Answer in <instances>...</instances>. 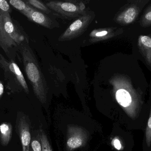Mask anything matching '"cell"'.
<instances>
[{
  "instance_id": "1",
  "label": "cell",
  "mask_w": 151,
  "mask_h": 151,
  "mask_svg": "<svg viewBox=\"0 0 151 151\" xmlns=\"http://www.w3.org/2000/svg\"><path fill=\"white\" fill-rule=\"evenodd\" d=\"M109 82L117 103L129 117L134 118L142 104V91L136 89L130 78L124 74L114 75Z\"/></svg>"
},
{
  "instance_id": "7",
  "label": "cell",
  "mask_w": 151,
  "mask_h": 151,
  "mask_svg": "<svg viewBox=\"0 0 151 151\" xmlns=\"http://www.w3.org/2000/svg\"><path fill=\"white\" fill-rule=\"evenodd\" d=\"M88 138V134L83 129L74 125L68 126L66 141L67 149L73 151L83 146Z\"/></svg>"
},
{
  "instance_id": "18",
  "label": "cell",
  "mask_w": 151,
  "mask_h": 151,
  "mask_svg": "<svg viewBox=\"0 0 151 151\" xmlns=\"http://www.w3.org/2000/svg\"><path fill=\"white\" fill-rule=\"evenodd\" d=\"M146 142L147 145L149 147L151 144V107L150 118L148 120V125L146 129Z\"/></svg>"
},
{
  "instance_id": "11",
  "label": "cell",
  "mask_w": 151,
  "mask_h": 151,
  "mask_svg": "<svg viewBox=\"0 0 151 151\" xmlns=\"http://www.w3.org/2000/svg\"><path fill=\"white\" fill-rule=\"evenodd\" d=\"M0 65L4 68H6L7 70L9 71L10 74H12L14 76L15 81L18 82L21 87L25 91L26 93L29 94V90L28 86L24 77L18 66L13 61H6V59L3 57L0 54Z\"/></svg>"
},
{
  "instance_id": "15",
  "label": "cell",
  "mask_w": 151,
  "mask_h": 151,
  "mask_svg": "<svg viewBox=\"0 0 151 151\" xmlns=\"http://www.w3.org/2000/svg\"><path fill=\"white\" fill-rule=\"evenodd\" d=\"M9 2L11 5L18 10L22 13L25 12L32 8L27 3L20 0H10Z\"/></svg>"
},
{
  "instance_id": "4",
  "label": "cell",
  "mask_w": 151,
  "mask_h": 151,
  "mask_svg": "<svg viewBox=\"0 0 151 151\" xmlns=\"http://www.w3.org/2000/svg\"><path fill=\"white\" fill-rule=\"evenodd\" d=\"M46 5L59 16L66 19L79 17L87 12L85 4L79 1H51Z\"/></svg>"
},
{
  "instance_id": "12",
  "label": "cell",
  "mask_w": 151,
  "mask_h": 151,
  "mask_svg": "<svg viewBox=\"0 0 151 151\" xmlns=\"http://www.w3.org/2000/svg\"><path fill=\"white\" fill-rule=\"evenodd\" d=\"M139 51L148 65L151 67V36L140 35L137 41Z\"/></svg>"
},
{
  "instance_id": "22",
  "label": "cell",
  "mask_w": 151,
  "mask_h": 151,
  "mask_svg": "<svg viewBox=\"0 0 151 151\" xmlns=\"http://www.w3.org/2000/svg\"><path fill=\"white\" fill-rule=\"evenodd\" d=\"M4 92V87L2 82L0 81V98L3 95Z\"/></svg>"
},
{
  "instance_id": "10",
  "label": "cell",
  "mask_w": 151,
  "mask_h": 151,
  "mask_svg": "<svg viewBox=\"0 0 151 151\" xmlns=\"http://www.w3.org/2000/svg\"><path fill=\"white\" fill-rule=\"evenodd\" d=\"M123 33V29L117 27L99 28L92 30L89 35V41L92 43L111 39Z\"/></svg>"
},
{
  "instance_id": "21",
  "label": "cell",
  "mask_w": 151,
  "mask_h": 151,
  "mask_svg": "<svg viewBox=\"0 0 151 151\" xmlns=\"http://www.w3.org/2000/svg\"><path fill=\"white\" fill-rule=\"evenodd\" d=\"M112 144L113 145L114 147L118 150H120L122 149V147L121 143L119 139L115 138L114 139L112 142Z\"/></svg>"
},
{
  "instance_id": "16",
  "label": "cell",
  "mask_w": 151,
  "mask_h": 151,
  "mask_svg": "<svg viewBox=\"0 0 151 151\" xmlns=\"http://www.w3.org/2000/svg\"><path fill=\"white\" fill-rule=\"evenodd\" d=\"M26 2L29 5H32L33 7L38 9L47 14H49L51 12L50 10L45 4L39 0H28L26 1Z\"/></svg>"
},
{
  "instance_id": "2",
  "label": "cell",
  "mask_w": 151,
  "mask_h": 151,
  "mask_svg": "<svg viewBox=\"0 0 151 151\" xmlns=\"http://www.w3.org/2000/svg\"><path fill=\"white\" fill-rule=\"evenodd\" d=\"M28 43H22L20 49L24 69L35 95L42 103H45L48 87L35 56Z\"/></svg>"
},
{
  "instance_id": "6",
  "label": "cell",
  "mask_w": 151,
  "mask_h": 151,
  "mask_svg": "<svg viewBox=\"0 0 151 151\" xmlns=\"http://www.w3.org/2000/svg\"><path fill=\"white\" fill-rule=\"evenodd\" d=\"M94 12H88L78 17L59 36L58 40L65 41L74 40L83 33L95 17Z\"/></svg>"
},
{
  "instance_id": "20",
  "label": "cell",
  "mask_w": 151,
  "mask_h": 151,
  "mask_svg": "<svg viewBox=\"0 0 151 151\" xmlns=\"http://www.w3.org/2000/svg\"><path fill=\"white\" fill-rule=\"evenodd\" d=\"M31 147L33 151H42L41 144L38 140H33L31 143Z\"/></svg>"
},
{
  "instance_id": "5",
  "label": "cell",
  "mask_w": 151,
  "mask_h": 151,
  "mask_svg": "<svg viewBox=\"0 0 151 151\" xmlns=\"http://www.w3.org/2000/svg\"><path fill=\"white\" fill-rule=\"evenodd\" d=\"M150 0H129L116 13L114 20L122 26L128 25L136 20Z\"/></svg>"
},
{
  "instance_id": "14",
  "label": "cell",
  "mask_w": 151,
  "mask_h": 151,
  "mask_svg": "<svg viewBox=\"0 0 151 151\" xmlns=\"http://www.w3.org/2000/svg\"><path fill=\"white\" fill-rule=\"evenodd\" d=\"M139 24L143 27L151 26V4L145 9L139 20Z\"/></svg>"
},
{
  "instance_id": "8",
  "label": "cell",
  "mask_w": 151,
  "mask_h": 151,
  "mask_svg": "<svg viewBox=\"0 0 151 151\" xmlns=\"http://www.w3.org/2000/svg\"><path fill=\"white\" fill-rule=\"evenodd\" d=\"M16 127L22 144V151H30L31 135L30 126L26 117L24 114L19 113L18 114Z\"/></svg>"
},
{
  "instance_id": "3",
  "label": "cell",
  "mask_w": 151,
  "mask_h": 151,
  "mask_svg": "<svg viewBox=\"0 0 151 151\" xmlns=\"http://www.w3.org/2000/svg\"><path fill=\"white\" fill-rule=\"evenodd\" d=\"M28 43L26 35L12 19L10 13L0 10V47L7 53L9 49Z\"/></svg>"
},
{
  "instance_id": "23",
  "label": "cell",
  "mask_w": 151,
  "mask_h": 151,
  "mask_svg": "<svg viewBox=\"0 0 151 151\" xmlns=\"http://www.w3.org/2000/svg\"><path fill=\"white\" fill-rule=\"evenodd\" d=\"M31 151H32V150H31Z\"/></svg>"
},
{
  "instance_id": "17",
  "label": "cell",
  "mask_w": 151,
  "mask_h": 151,
  "mask_svg": "<svg viewBox=\"0 0 151 151\" xmlns=\"http://www.w3.org/2000/svg\"><path fill=\"white\" fill-rule=\"evenodd\" d=\"M40 140L41 144L42 151H53L51 146L50 144L48 139L45 133L43 131H41L40 135Z\"/></svg>"
},
{
  "instance_id": "19",
  "label": "cell",
  "mask_w": 151,
  "mask_h": 151,
  "mask_svg": "<svg viewBox=\"0 0 151 151\" xmlns=\"http://www.w3.org/2000/svg\"><path fill=\"white\" fill-rule=\"evenodd\" d=\"M0 10L4 12L10 13L11 12L10 7L7 1L0 0Z\"/></svg>"
},
{
  "instance_id": "13",
  "label": "cell",
  "mask_w": 151,
  "mask_h": 151,
  "mask_svg": "<svg viewBox=\"0 0 151 151\" xmlns=\"http://www.w3.org/2000/svg\"><path fill=\"white\" fill-rule=\"evenodd\" d=\"M12 128V124L3 122L0 125V142L2 146L9 144L11 140Z\"/></svg>"
},
{
  "instance_id": "9",
  "label": "cell",
  "mask_w": 151,
  "mask_h": 151,
  "mask_svg": "<svg viewBox=\"0 0 151 151\" xmlns=\"http://www.w3.org/2000/svg\"><path fill=\"white\" fill-rule=\"evenodd\" d=\"M22 14L25 16L29 20L46 28L51 29L59 27V23L57 21L32 7Z\"/></svg>"
}]
</instances>
